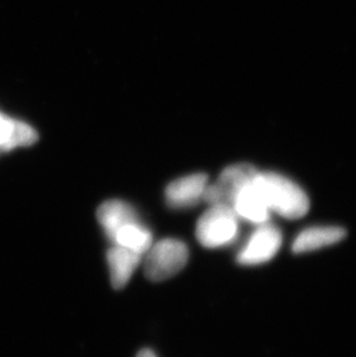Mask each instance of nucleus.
Masks as SVG:
<instances>
[{
	"label": "nucleus",
	"instance_id": "f257e3e1",
	"mask_svg": "<svg viewBox=\"0 0 356 357\" xmlns=\"http://www.w3.org/2000/svg\"><path fill=\"white\" fill-rule=\"evenodd\" d=\"M257 182L271 213H276L285 219L296 220L309 212L310 202L306 192L285 176L276 172H258Z\"/></svg>",
	"mask_w": 356,
	"mask_h": 357
},
{
	"label": "nucleus",
	"instance_id": "f03ea898",
	"mask_svg": "<svg viewBox=\"0 0 356 357\" xmlns=\"http://www.w3.org/2000/svg\"><path fill=\"white\" fill-rule=\"evenodd\" d=\"M239 234V216L227 205H212L199 218L195 236L207 249L229 245Z\"/></svg>",
	"mask_w": 356,
	"mask_h": 357
},
{
	"label": "nucleus",
	"instance_id": "7ed1b4c3",
	"mask_svg": "<svg viewBox=\"0 0 356 357\" xmlns=\"http://www.w3.org/2000/svg\"><path fill=\"white\" fill-rule=\"evenodd\" d=\"M188 249L184 242L165 238L151 244L146 252L144 275L154 282L165 281L179 273L188 264Z\"/></svg>",
	"mask_w": 356,
	"mask_h": 357
},
{
	"label": "nucleus",
	"instance_id": "20e7f679",
	"mask_svg": "<svg viewBox=\"0 0 356 357\" xmlns=\"http://www.w3.org/2000/svg\"><path fill=\"white\" fill-rule=\"evenodd\" d=\"M258 170L251 165H230L222 172L214 184H207L202 200L209 205L232 207L239 191L255 178Z\"/></svg>",
	"mask_w": 356,
	"mask_h": 357
},
{
	"label": "nucleus",
	"instance_id": "39448f33",
	"mask_svg": "<svg viewBox=\"0 0 356 357\" xmlns=\"http://www.w3.org/2000/svg\"><path fill=\"white\" fill-rule=\"evenodd\" d=\"M283 236L276 227L262 223L255 230L246 245L237 255V261L246 266L267 263L280 250Z\"/></svg>",
	"mask_w": 356,
	"mask_h": 357
},
{
	"label": "nucleus",
	"instance_id": "423d86ee",
	"mask_svg": "<svg viewBox=\"0 0 356 357\" xmlns=\"http://www.w3.org/2000/svg\"><path fill=\"white\" fill-rule=\"evenodd\" d=\"M257 175L248 185L239 191L234 200L232 208L234 209L236 215L239 216V219L241 218L255 225H262L267 222L271 211L265 196L257 182Z\"/></svg>",
	"mask_w": 356,
	"mask_h": 357
},
{
	"label": "nucleus",
	"instance_id": "0eeeda50",
	"mask_svg": "<svg viewBox=\"0 0 356 357\" xmlns=\"http://www.w3.org/2000/svg\"><path fill=\"white\" fill-rule=\"evenodd\" d=\"M209 177L205 174H192L176 179L165 190V200L172 208H188L204 198Z\"/></svg>",
	"mask_w": 356,
	"mask_h": 357
},
{
	"label": "nucleus",
	"instance_id": "6e6552de",
	"mask_svg": "<svg viewBox=\"0 0 356 357\" xmlns=\"http://www.w3.org/2000/svg\"><path fill=\"white\" fill-rule=\"evenodd\" d=\"M142 255L121 246L114 245L107 253V267L110 272L111 284L121 289L128 284L142 261Z\"/></svg>",
	"mask_w": 356,
	"mask_h": 357
},
{
	"label": "nucleus",
	"instance_id": "1a4fd4ad",
	"mask_svg": "<svg viewBox=\"0 0 356 357\" xmlns=\"http://www.w3.org/2000/svg\"><path fill=\"white\" fill-rule=\"evenodd\" d=\"M98 221L105 230V236L112 241L114 234L121 227L139 221L135 208L121 200H107L103 202L96 212Z\"/></svg>",
	"mask_w": 356,
	"mask_h": 357
},
{
	"label": "nucleus",
	"instance_id": "9d476101",
	"mask_svg": "<svg viewBox=\"0 0 356 357\" xmlns=\"http://www.w3.org/2000/svg\"><path fill=\"white\" fill-rule=\"evenodd\" d=\"M345 236L346 231L340 227H310L297 235L292 243V251L295 253L311 252L325 246L333 245L343 241Z\"/></svg>",
	"mask_w": 356,
	"mask_h": 357
},
{
	"label": "nucleus",
	"instance_id": "9b49d317",
	"mask_svg": "<svg viewBox=\"0 0 356 357\" xmlns=\"http://www.w3.org/2000/svg\"><path fill=\"white\" fill-rule=\"evenodd\" d=\"M37 140L34 128L22 121L0 115V151H12L20 146H31Z\"/></svg>",
	"mask_w": 356,
	"mask_h": 357
},
{
	"label": "nucleus",
	"instance_id": "f8f14e48",
	"mask_svg": "<svg viewBox=\"0 0 356 357\" xmlns=\"http://www.w3.org/2000/svg\"><path fill=\"white\" fill-rule=\"evenodd\" d=\"M111 242L114 243V245L131 250L133 252L142 256L153 244V236L146 227L137 221L121 227V229L114 234Z\"/></svg>",
	"mask_w": 356,
	"mask_h": 357
},
{
	"label": "nucleus",
	"instance_id": "ddd939ff",
	"mask_svg": "<svg viewBox=\"0 0 356 357\" xmlns=\"http://www.w3.org/2000/svg\"><path fill=\"white\" fill-rule=\"evenodd\" d=\"M137 357H158L155 355L154 351H151V349H142V351H139Z\"/></svg>",
	"mask_w": 356,
	"mask_h": 357
}]
</instances>
